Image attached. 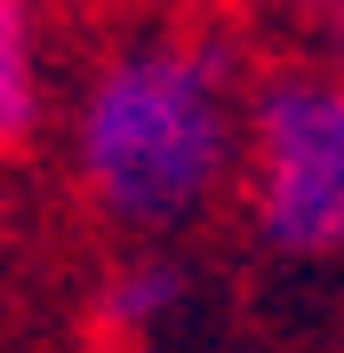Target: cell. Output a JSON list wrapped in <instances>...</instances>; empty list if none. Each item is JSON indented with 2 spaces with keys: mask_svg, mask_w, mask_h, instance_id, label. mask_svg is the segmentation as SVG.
<instances>
[{
  "mask_svg": "<svg viewBox=\"0 0 344 353\" xmlns=\"http://www.w3.org/2000/svg\"><path fill=\"white\" fill-rule=\"evenodd\" d=\"M233 41H136L105 57V72L80 97V185L112 225L176 233L216 201L233 169Z\"/></svg>",
  "mask_w": 344,
  "mask_h": 353,
  "instance_id": "cell-1",
  "label": "cell"
},
{
  "mask_svg": "<svg viewBox=\"0 0 344 353\" xmlns=\"http://www.w3.org/2000/svg\"><path fill=\"white\" fill-rule=\"evenodd\" d=\"M321 48H328V65L344 72V0H336V8L321 17Z\"/></svg>",
  "mask_w": 344,
  "mask_h": 353,
  "instance_id": "cell-5",
  "label": "cell"
},
{
  "mask_svg": "<svg viewBox=\"0 0 344 353\" xmlns=\"http://www.w3.org/2000/svg\"><path fill=\"white\" fill-rule=\"evenodd\" d=\"M176 305H184V265H176V257H136V265H120V273L105 281V297H96V330L152 337Z\"/></svg>",
  "mask_w": 344,
  "mask_h": 353,
  "instance_id": "cell-3",
  "label": "cell"
},
{
  "mask_svg": "<svg viewBox=\"0 0 344 353\" xmlns=\"http://www.w3.org/2000/svg\"><path fill=\"white\" fill-rule=\"evenodd\" d=\"M248 225L280 257L344 249V72H272L248 105Z\"/></svg>",
  "mask_w": 344,
  "mask_h": 353,
  "instance_id": "cell-2",
  "label": "cell"
},
{
  "mask_svg": "<svg viewBox=\"0 0 344 353\" xmlns=\"http://www.w3.org/2000/svg\"><path fill=\"white\" fill-rule=\"evenodd\" d=\"M288 8H304V17H328V8H336V0H288Z\"/></svg>",
  "mask_w": 344,
  "mask_h": 353,
  "instance_id": "cell-6",
  "label": "cell"
},
{
  "mask_svg": "<svg viewBox=\"0 0 344 353\" xmlns=\"http://www.w3.org/2000/svg\"><path fill=\"white\" fill-rule=\"evenodd\" d=\"M41 121V65H32V0H0V153Z\"/></svg>",
  "mask_w": 344,
  "mask_h": 353,
  "instance_id": "cell-4",
  "label": "cell"
}]
</instances>
